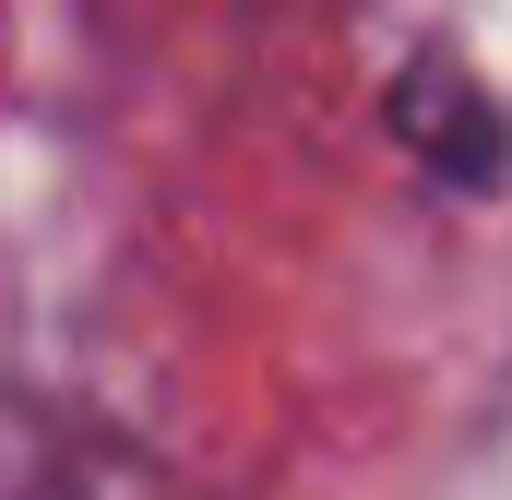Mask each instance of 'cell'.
Here are the masks:
<instances>
[{"mask_svg": "<svg viewBox=\"0 0 512 500\" xmlns=\"http://www.w3.org/2000/svg\"><path fill=\"white\" fill-rule=\"evenodd\" d=\"M0 500H108V441L36 393H0Z\"/></svg>", "mask_w": 512, "mask_h": 500, "instance_id": "1", "label": "cell"}]
</instances>
